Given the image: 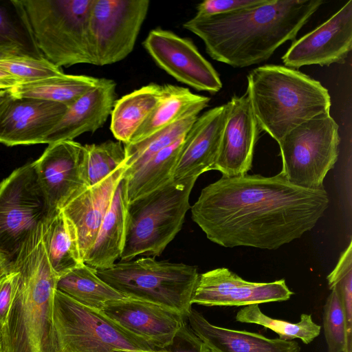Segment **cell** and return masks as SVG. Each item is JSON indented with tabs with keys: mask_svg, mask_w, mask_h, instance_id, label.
<instances>
[{
	"mask_svg": "<svg viewBox=\"0 0 352 352\" xmlns=\"http://www.w3.org/2000/svg\"><path fill=\"white\" fill-rule=\"evenodd\" d=\"M324 188L272 177L222 176L201 190L192 219L212 242L226 248L276 250L311 230L329 205Z\"/></svg>",
	"mask_w": 352,
	"mask_h": 352,
	"instance_id": "1",
	"label": "cell"
},
{
	"mask_svg": "<svg viewBox=\"0 0 352 352\" xmlns=\"http://www.w3.org/2000/svg\"><path fill=\"white\" fill-rule=\"evenodd\" d=\"M324 3L322 0H268L261 5L212 16L195 15L183 25L199 37L207 54L232 67L269 59Z\"/></svg>",
	"mask_w": 352,
	"mask_h": 352,
	"instance_id": "2",
	"label": "cell"
},
{
	"mask_svg": "<svg viewBox=\"0 0 352 352\" xmlns=\"http://www.w3.org/2000/svg\"><path fill=\"white\" fill-rule=\"evenodd\" d=\"M42 225L31 233L11 267L18 277L10 309L0 328L3 352H58L53 322L58 277L45 251Z\"/></svg>",
	"mask_w": 352,
	"mask_h": 352,
	"instance_id": "3",
	"label": "cell"
},
{
	"mask_svg": "<svg viewBox=\"0 0 352 352\" xmlns=\"http://www.w3.org/2000/svg\"><path fill=\"white\" fill-rule=\"evenodd\" d=\"M247 80L246 89L259 128L277 142L301 123L330 113L328 90L298 69L264 65L253 69Z\"/></svg>",
	"mask_w": 352,
	"mask_h": 352,
	"instance_id": "4",
	"label": "cell"
},
{
	"mask_svg": "<svg viewBox=\"0 0 352 352\" xmlns=\"http://www.w3.org/2000/svg\"><path fill=\"white\" fill-rule=\"evenodd\" d=\"M197 179H172L129 202L121 261H131L139 255L155 257L162 253L182 227Z\"/></svg>",
	"mask_w": 352,
	"mask_h": 352,
	"instance_id": "5",
	"label": "cell"
},
{
	"mask_svg": "<svg viewBox=\"0 0 352 352\" xmlns=\"http://www.w3.org/2000/svg\"><path fill=\"white\" fill-rule=\"evenodd\" d=\"M36 45L56 66L96 65L89 32L94 0H21Z\"/></svg>",
	"mask_w": 352,
	"mask_h": 352,
	"instance_id": "6",
	"label": "cell"
},
{
	"mask_svg": "<svg viewBox=\"0 0 352 352\" xmlns=\"http://www.w3.org/2000/svg\"><path fill=\"white\" fill-rule=\"evenodd\" d=\"M96 273L124 297L164 307L186 318L199 275L195 266L151 256L121 261Z\"/></svg>",
	"mask_w": 352,
	"mask_h": 352,
	"instance_id": "7",
	"label": "cell"
},
{
	"mask_svg": "<svg viewBox=\"0 0 352 352\" xmlns=\"http://www.w3.org/2000/svg\"><path fill=\"white\" fill-rule=\"evenodd\" d=\"M53 322L58 352H155L145 340L56 289Z\"/></svg>",
	"mask_w": 352,
	"mask_h": 352,
	"instance_id": "8",
	"label": "cell"
},
{
	"mask_svg": "<svg viewBox=\"0 0 352 352\" xmlns=\"http://www.w3.org/2000/svg\"><path fill=\"white\" fill-rule=\"evenodd\" d=\"M339 126L330 113L308 120L287 133L278 142L280 172L296 186L324 188L325 177L338 158Z\"/></svg>",
	"mask_w": 352,
	"mask_h": 352,
	"instance_id": "9",
	"label": "cell"
},
{
	"mask_svg": "<svg viewBox=\"0 0 352 352\" xmlns=\"http://www.w3.org/2000/svg\"><path fill=\"white\" fill-rule=\"evenodd\" d=\"M52 214L33 162L0 183V254L10 270L31 233Z\"/></svg>",
	"mask_w": 352,
	"mask_h": 352,
	"instance_id": "10",
	"label": "cell"
},
{
	"mask_svg": "<svg viewBox=\"0 0 352 352\" xmlns=\"http://www.w3.org/2000/svg\"><path fill=\"white\" fill-rule=\"evenodd\" d=\"M149 4L148 0H94L89 32L96 65L119 62L133 51Z\"/></svg>",
	"mask_w": 352,
	"mask_h": 352,
	"instance_id": "11",
	"label": "cell"
},
{
	"mask_svg": "<svg viewBox=\"0 0 352 352\" xmlns=\"http://www.w3.org/2000/svg\"><path fill=\"white\" fill-rule=\"evenodd\" d=\"M142 45L158 67L177 81L211 94L221 89L219 74L190 39L157 28Z\"/></svg>",
	"mask_w": 352,
	"mask_h": 352,
	"instance_id": "12",
	"label": "cell"
},
{
	"mask_svg": "<svg viewBox=\"0 0 352 352\" xmlns=\"http://www.w3.org/2000/svg\"><path fill=\"white\" fill-rule=\"evenodd\" d=\"M52 213L62 208L88 187L85 146L74 140L49 144L33 162Z\"/></svg>",
	"mask_w": 352,
	"mask_h": 352,
	"instance_id": "13",
	"label": "cell"
},
{
	"mask_svg": "<svg viewBox=\"0 0 352 352\" xmlns=\"http://www.w3.org/2000/svg\"><path fill=\"white\" fill-rule=\"evenodd\" d=\"M294 294L285 280L250 282L226 267L199 275L191 303L206 307L246 306L288 300Z\"/></svg>",
	"mask_w": 352,
	"mask_h": 352,
	"instance_id": "14",
	"label": "cell"
},
{
	"mask_svg": "<svg viewBox=\"0 0 352 352\" xmlns=\"http://www.w3.org/2000/svg\"><path fill=\"white\" fill-rule=\"evenodd\" d=\"M352 49V1L328 20L294 41L282 57L285 66L298 69L344 63Z\"/></svg>",
	"mask_w": 352,
	"mask_h": 352,
	"instance_id": "15",
	"label": "cell"
},
{
	"mask_svg": "<svg viewBox=\"0 0 352 352\" xmlns=\"http://www.w3.org/2000/svg\"><path fill=\"white\" fill-rule=\"evenodd\" d=\"M67 107L58 102L9 94L0 107V143L9 146L45 144Z\"/></svg>",
	"mask_w": 352,
	"mask_h": 352,
	"instance_id": "16",
	"label": "cell"
},
{
	"mask_svg": "<svg viewBox=\"0 0 352 352\" xmlns=\"http://www.w3.org/2000/svg\"><path fill=\"white\" fill-rule=\"evenodd\" d=\"M99 311L156 349L169 345L187 320L175 311L127 297L107 303Z\"/></svg>",
	"mask_w": 352,
	"mask_h": 352,
	"instance_id": "17",
	"label": "cell"
},
{
	"mask_svg": "<svg viewBox=\"0 0 352 352\" xmlns=\"http://www.w3.org/2000/svg\"><path fill=\"white\" fill-rule=\"evenodd\" d=\"M212 170L223 177L247 174L251 169L261 129L254 116L249 93L234 95Z\"/></svg>",
	"mask_w": 352,
	"mask_h": 352,
	"instance_id": "18",
	"label": "cell"
},
{
	"mask_svg": "<svg viewBox=\"0 0 352 352\" xmlns=\"http://www.w3.org/2000/svg\"><path fill=\"white\" fill-rule=\"evenodd\" d=\"M230 102L213 107L198 117L186 134L172 179L198 178L212 170L219 150Z\"/></svg>",
	"mask_w": 352,
	"mask_h": 352,
	"instance_id": "19",
	"label": "cell"
},
{
	"mask_svg": "<svg viewBox=\"0 0 352 352\" xmlns=\"http://www.w3.org/2000/svg\"><path fill=\"white\" fill-rule=\"evenodd\" d=\"M126 170L124 162L100 182L87 187L61 210L76 230L83 261L96 239L116 189L124 177Z\"/></svg>",
	"mask_w": 352,
	"mask_h": 352,
	"instance_id": "20",
	"label": "cell"
},
{
	"mask_svg": "<svg viewBox=\"0 0 352 352\" xmlns=\"http://www.w3.org/2000/svg\"><path fill=\"white\" fill-rule=\"evenodd\" d=\"M116 82L100 78L98 84L69 106L45 144L74 140L80 135L94 133L102 127L116 102Z\"/></svg>",
	"mask_w": 352,
	"mask_h": 352,
	"instance_id": "21",
	"label": "cell"
},
{
	"mask_svg": "<svg viewBox=\"0 0 352 352\" xmlns=\"http://www.w3.org/2000/svg\"><path fill=\"white\" fill-rule=\"evenodd\" d=\"M187 320L211 352H300L298 342L294 340L268 338L257 333L217 326L193 308Z\"/></svg>",
	"mask_w": 352,
	"mask_h": 352,
	"instance_id": "22",
	"label": "cell"
},
{
	"mask_svg": "<svg viewBox=\"0 0 352 352\" xmlns=\"http://www.w3.org/2000/svg\"><path fill=\"white\" fill-rule=\"evenodd\" d=\"M129 199L126 180L120 182L84 263L96 270L113 266L120 258L126 229Z\"/></svg>",
	"mask_w": 352,
	"mask_h": 352,
	"instance_id": "23",
	"label": "cell"
},
{
	"mask_svg": "<svg viewBox=\"0 0 352 352\" xmlns=\"http://www.w3.org/2000/svg\"><path fill=\"white\" fill-rule=\"evenodd\" d=\"M42 235L47 259L58 278L84 263L76 230L61 210L45 220Z\"/></svg>",
	"mask_w": 352,
	"mask_h": 352,
	"instance_id": "24",
	"label": "cell"
},
{
	"mask_svg": "<svg viewBox=\"0 0 352 352\" xmlns=\"http://www.w3.org/2000/svg\"><path fill=\"white\" fill-rule=\"evenodd\" d=\"M164 94V85L150 83L116 100L110 115V130L114 138L128 144Z\"/></svg>",
	"mask_w": 352,
	"mask_h": 352,
	"instance_id": "25",
	"label": "cell"
},
{
	"mask_svg": "<svg viewBox=\"0 0 352 352\" xmlns=\"http://www.w3.org/2000/svg\"><path fill=\"white\" fill-rule=\"evenodd\" d=\"M164 87L162 98L129 143L143 140L191 113H200L210 100L183 87L166 84Z\"/></svg>",
	"mask_w": 352,
	"mask_h": 352,
	"instance_id": "26",
	"label": "cell"
},
{
	"mask_svg": "<svg viewBox=\"0 0 352 352\" xmlns=\"http://www.w3.org/2000/svg\"><path fill=\"white\" fill-rule=\"evenodd\" d=\"M14 55L44 58L21 0H0V57Z\"/></svg>",
	"mask_w": 352,
	"mask_h": 352,
	"instance_id": "27",
	"label": "cell"
},
{
	"mask_svg": "<svg viewBox=\"0 0 352 352\" xmlns=\"http://www.w3.org/2000/svg\"><path fill=\"white\" fill-rule=\"evenodd\" d=\"M100 78L85 75H62L21 83L8 93L15 97L37 98L67 107L94 88Z\"/></svg>",
	"mask_w": 352,
	"mask_h": 352,
	"instance_id": "28",
	"label": "cell"
},
{
	"mask_svg": "<svg viewBox=\"0 0 352 352\" xmlns=\"http://www.w3.org/2000/svg\"><path fill=\"white\" fill-rule=\"evenodd\" d=\"M56 289L80 304L100 311L107 303L124 298L85 263L59 277Z\"/></svg>",
	"mask_w": 352,
	"mask_h": 352,
	"instance_id": "29",
	"label": "cell"
},
{
	"mask_svg": "<svg viewBox=\"0 0 352 352\" xmlns=\"http://www.w3.org/2000/svg\"><path fill=\"white\" fill-rule=\"evenodd\" d=\"M185 135L157 153L131 175L124 176L126 180L129 202L172 179Z\"/></svg>",
	"mask_w": 352,
	"mask_h": 352,
	"instance_id": "30",
	"label": "cell"
},
{
	"mask_svg": "<svg viewBox=\"0 0 352 352\" xmlns=\"http://www.w3.org/2000/svg\"><path fill=\"white\" fill-rule=\"evenodd\" d=\"M199 113H191L143 140L124 144L126 166L124 177L133 173L157 153L184 136L198 118Z\"/></svg>",
	"mask_w": 352,
	"mask_h": 352,
	"instance_id": "31",
	"label": "cell"
},
{
	"mask_svg": "<svg viewBox=\"0 0 352 352\" xmlns=\"http://www.w3.org/2000/svg\"><path fill=\"white\" fill-rule=\"evenodd\" d=\"M235 318L239 322L255 324L269 329L277 333L280 339L298 338L305 344L314 341L321 331V326L313 320L311 314H302L300 321L292 323L267 316L257 304L244 306L238 311Z\"/></svg>",
	"mask_w": 352,
	"mask_h": 352,
	"instance_id": "32",
	"label": "cell"
},
{
	"mask_svg": "<svg viewBox=\"0 0 352 352\" xmlns=\"http://www.w3.org/2000/svg\"><path fill=\"white\" fill-rule=\"evenodd\" d=\"M84 146L88 186L100 182L125 162L124 144L121 142L108 140L100 144Z\"/></svg>",
	"mask_w": 352,
	"mask_h": 352,
	"instance_id": "33",
	"label": "cell"
},
{
	"mask_svg": "<svg viewBox=\"0 0 352 352\" xmlns=\"http://www.w3.org/2000/svg\"><path fill=\"white\" fill-rule=\"evenodd\" d=\"M329 288L338 292L344 311L347 339L352 346V241L341 253L334 269L327 277Z\"/></svg>",
	"mask_w": 352,
	"mask_h": 352,
	"instance_id": "34",
	"label": "cell"
},
{
	"mask_svg": "<svg viewBox=\"0 0 352 352\" xmlns=\"http://www.w3.org/2000/svg\"><path fill=\"white\" fill-rule=\"evenodd\" d=\"M323 328L328 352H352L344 311L335 288L331 289L324 305Z\"/></svg>",
	"mask_w": 352,
	"mask_h": 352,
	"instance_id": "35",
	"label": "cell"
},
{
	"mask_svg": "<svg viewBox=\"0 0 352 352\" xmlns=\"http://www.w3.org/2000/svg\"><path fill=\"white\" fill-rule=\"evenodd\" d=\"M0 68L16 78L21 83L64 74L59 67L45 58H36L28 56L0 57Z\"/></svg>",
	"mask_w": 352,
	"mask_h": 352,
	"instance_id": "36",
	"label": "cell"
},
{
	"mask_svg": "<svg viewBox=\"0 0 352 352\" xmlns=\"http://www.w3.org/2000/svg\"><path fill=\"white\" fill-rule=\"evenodd\" d=\"M155 352H211L207 345L186 322L177 332L171 343Z\"/></svg>",
	"mask_w": 352,
	"mask_h": 352,
	"instance_id": "37",
	"label": "cell"
},
{
	"mask_svg": "<svg viewBox=\"0 0 352 352\" xmlns=\"http://www.w3.org/2000/svg\"><path fill=\"white\" fill-rule=\"evenodd\" d=\"M268 0H206L197 6L196 15L207 16L226 14L264 4Z\"/></svg>",
	"mask_w": 352,
	"mask_h": 352,
	"instance_id": "38",
	"label": "cell"
},
{
	"mask_svg": "<svg viewBox=\"0 0 352 352\" xmlns=\"http://www.w3.org/2000/svg\"><path fill=\"white\" fill-rule=\"evenodd\" d=\"M18 273L11 270L0 278V328L4 324L10 309L16 289Z\"/></svg>",
	"mask_w": 352,
	"mask_h": 352,
	"instance_id": "39",
	"label": "cell"
},
{
	"mask_svg": "<svg viewBox=\"0 0 352 352\" xmlns=\"http://www.w3.org/2000/svg\"><path fill=\"white\" fill-rule=\"evenodd\" d=\"M20 83L16 78L0 68V93H8Z\"/></svg>",
	"mask_w": 352,
	"mask_h": 352,
	"instance_id": "40",
	"label": "cell"
},
{
	"mask_svg": "<svg viewBox=\"0 0 352 352\" xmlns=\"http://www.w3.org/2000/svg\"><path fill=\"white\" fill-rule=\"evenodd\" d=\"M10 267L4 259V258L0 254V278L10 272Z\"/></svg>",
	"mask_w": 352,
	"mask_h": 352,
	"instance_id": "41",
	"label": "cell"
},
{
	"mask_svg": "<svg viewBox=\"0 0 352 352\" xmlns=\"http://www.w3.org/2000/svg\"><path fill=\"white\" fill-rule=\"evenodd\" d=\"M9 93H0V107L8 96Z\"/></svg>",
	"mask_w": 352,
	"mask_h": 352,
	"instance_id": "42",
	"label": "cell"
},
{
	"mask_svg": "<svg viewBox=\"0 0 352 352\" xmlns=\"http://www.w3.org/2000/svg\"><path fill=\"white\" fill-rule=\"evenodd\" d=\"M0 352H3L2 342H1V332H0Z\"/></svg>",
	"mask_w": 352,
	"mask_h": 352,
	"instance_id": "43",
	"label": "cell"
},
{
	"mask_svg": "<svg viewBox=\"0 0 352 352\" xmlns=\"http://www.w3.org/2000/svg\"><path fill=\"white\" fill-rule=\"evenodd\" d=\"M118 352H134V351H118Z\"/></svg>",
	"mask_w": 352,
	"mask_h": 352,
	"instance_id": "44",
	"label": "cell"
}]
</instances>
